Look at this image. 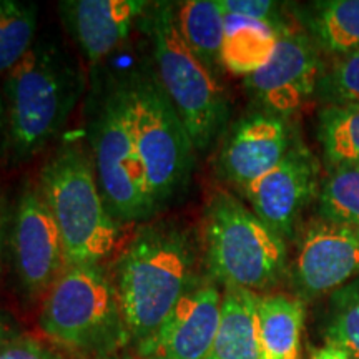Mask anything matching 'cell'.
I'll use <instances>...</instances> for the list:
<instances>
[{
	"label": "cell",
	"mask_w": 359,
	"mask_h": 359,
	"mask_svg": "<svg viewBox=\"0 0 359 359\" xmlns=\"http://www.w3.org/2000/svg\"><path fill=\"white\" fill-rule=\"evenodd\" d=\"M2 240H4V212H2V200H0V263H2Z\"/></svg>",
	"instance_id": "obj_31"
},
{
	"label": "cell",
	"mask_w": 359,
	"mask_h": 359,
	"mask_svg": "<svg viewBox=\"0 0 359 359\" xmlns=\"http://www.w3.org/2000/svg\"><path fill=\"white\" fill-rule=\"evenodd\" d=\"M203 262L217 285L257 294L290 276L286 240L228 191H215L206 203Z\"/></svg>",
	"instance_id": "obj_3"
},
{
	"label": "cell",
	"mask_w": 359,
	"mask_h": 359,
	"mask_svg": "<svg viewBox=\"0 0 359 359\" xmlns=\"http://www.w3.org/2000/svg\"><path fill=\"white\" fill-rule=\"evenodd\" d=\"M191 231L175 222H147L114 264V285L125 325L138 344L150 339L201 278Z\"/></svg>",
	"instance_id": "obj_1"
},
{
	"label": "cell",
	"mask_w": 359,
	"mask_h": 359,
	"mask_svg": "<svg viewBox=\"0 0 359 359\" xmlns=\"http://www.w3.org/2000/svg\"><path fill=\"white\" fill-rule=\"evenodd\" d=\"M359 278V228L314 218L304 228L290 280L296 298L311 302Z\"/></svg>",
	"instance_id": "obj_11"
},
{
	"label": "cell",
	"mask_w": 359,
	"mask_h": 359,
	"mask_svg": "<svg viewBox=\"0 0 359 359\" xmlns=\"http://www.w3.org/2000/svg\"><path fill=\"white\" fill-rule=\"evenodd\" d=\"M223 291L203 276L183 296L158 331L138 344L140 359H206L219 323Z\"/></svg>",
	"instance_id": "obj_14"
},
{
	"label": "cell",
	"mask_w": 359,
	"mask_h": 359,
	"mask_svg": "<svg viewBox=\"0 0 359 359\" xmlns=\"http://www.w3.org/2000/svg\"><path fill=\"white\" fill-rule=\"evenodd\" d=\"M325 70L321 53L302 29L281 34L275 53L257 74L245 79L255 107L291 118L313 98Z\"/></svg>",
	"instance_id": "obj_10"
},
{
	"label": "cell",
	"mask_w": 359,
	"mask_h": 359,
	"mask_svg": "<svg viewBox=\"0 0 359 359\" xmlns=\"http://www.w3.org/2000/svg\"><path fill=\"white\" fill-rule=\"evenodd\" d=\"M105 359H125V358H111L110 356V358H105Z\"/></svg>",
	"instance_id": "obj_32"
},
{
	"label": "cell",
	"mask_w": 359,
	"mask_h": 359,
	"mask_svg": "<svg viewBox=\"0 0 359 359\" xmlns=\"http://www.w3.org/2000/svg\"><path fill=\"white\" fill-rule=\"evenodd\" d=\"M55 219L69 264H102L114 253L120 224L98 187L88 151L65 142L43 165L37 182Z\"/></svg>",
	"instance_id": "obj_4"
},
{
	"label": "cell",
	"mask_w": 359,
	"mask_h": 359,
	"mask_svg": "<svg viewBox=\"0 0 359 359\" xmlns=\"http://www.w3.org/2000/svg\"><path fill=\"white\" fill-rule=\"evenodd\" d=\"M12 262L22 294L45 298L67 266L64 243L37 183L25 185L17 198L11 228Z\"/></svg>",
	"instance_id": "obj_9"
},
{
	"label": "cell",
	"mask_w": 359,
	"mask_h": 359,
	"mask_svg": "<svg viewBox=\"0 0 359 359\" xmlns=\"http://www.w3.org/2000/svg\"><path fill=\"white\" fill-rule=\"evenodd\" d=\"M19 327H17V323L12 320L7 314L0 313V346L11 341L15 336H19Z\"/></svg>",
	"instance_id": "obj_28"
},
{
	"label": "cell",
	"mask_w": 359,
	"mask_h": 359,
	"mask_svg": "<svg viewBox=\"0 0 359 359\" xmlns=\"http://www.w3.org/2000/svg\"><path fill=\"white\" fill-rule=\"evenodd\" d=\"M123 82L135 142L156 215L187 191L195 168L196 148L154 72L133 70L123 75Z\"/></svg>",
	"instance_id": "obj_8"
},
{
	"label": "cell",
	"mask_w": 359,
	"mask_h": 359,
	"mask_svg": "<svg viewBox=\"0 0 359 359\" xmlns=\"http://www.w3.org/2000/svg\"><path fill=\"white\" fill-rule=\"evenodd\" d=\"M0 359H64L32 336L19 334L0 346Z\"/></svg>",
	"instance_id": "obj_27"
},
{
	"label": "cell",
	"mask_w": 359,
	"mask_h": 359,
	"mask_svg": "<svg viewBox=\"0 0 359 359\" xmlns=\"http://www.w3.org/2000/svg\"><path fill=\"white\" fill-rule=\"evenodd\" d=\"M219 6L224 13H233L271 25L280 35L296 29L291 7H285V4L271 2V0H219Z\"/></svg>",
	"instance_id": "obj_26"
},
{
	"label": "cell",
	"mask_w": 359,
	"mask_h": 359,
	"mask_svg": "<svg viewBox=\"0 0 359 359\" xmlns=\"http://www.w3.org/2000/svg\"><path fill=\"white\" fill-rule=\"evenodd\" d=\"M316 137L326 168L359 165V103L321 107Z\"/></svg>",
	"instance_id": "obj_21"
},
{
	"label": "cell",
	"mask_w": 359,
	"mask_h": 359,
	"mask_svg": "<svg viewBox=\"0 0 359 359\" xmlns=\"http://www.w3.org/2000/svg\"><path fill=\"white\" fill-rule=\"evenodd\" d=\"M39 325L58 346L110 358L132 341L114 278L103 264H69L45 294Z\"/></svg>",
	"instance_id": "obj_6"
},
{
	"label": "cell",
	"mask_w": 359,
	"mask_h": 359,
	"mask_svg": "<svg viewBox=\"0 0 359 359\" xmlns=\"http://www.w3.org/2000/svg\"><path fill=\"white\" fill-rule=\"evenodd\" d=\"M280 34L271 25L224 13L222 60L224 72L250 77L269 62L275 53Z\"/></svg>",
	"instance_id": "obj_20"
},
{
	"label": "cell",
	"mask_w": 359,
	"mask_h": 359,
	"mask_svg": "<svg viewBox=\"0 0 359 359\" xmlns=\"http://www.w3.org/2000/svg\"><path fill=\"white\" fill-rule=\"evenodd\" d=\"M320 188L321 168L318 158L296 138L280 163L251 183L243 195L250 208L288 241L294 236L306 206L320 195Z\"/></svg>",
	"instance_id": "obj_12"
},
{
	"label": "cell",
	"mask_w": 359,
	"mask_h": 359,
	"mask_svg": "<svg viewBox=\"0 0 359 359\" xmlns=\"http://www.w3.org/2000/svg\"><path fill=\"white\" fill-rule=\"evenodd\" d=\"M148 6L140 0H64L58 12L85 60L97 67L128 39Z\"/></svg>",
	"instance_id": "obj_15"
},
{
	"label": "cell",
	"mask_w": 359,
	"mask_h": 359,
	"mask_svg": "<svg viewBox=\"0 0 359 359\" xmlns=\"http://www.w3.org/2000/svg\"><path fill=\"white\" fill-rule=\"evenodd\" d=\"M259 294L223 288L219 323L206 359H262L258 341Z\"/></svg>",
	"instance_id": "obj_17"
},
{
	"label": "cell",
	"mask_w": 359,
	"mask_h": 359,
	"mask_svg": "<svg viewBox=\"0 0 359 359\" xmlns=\"http://www.w3.org/2000/svg\"><path fill=\"white\" fill-rule=\"evenodd\" d=\"M316 100L323 107L359 103V50L325 64L318 82Z\"/></svg>",
	"instance_id": "obj_25"
},
{
	"label": "cell",
	"mask_w": 359,
	"mask_h": 359,
	"mask_svg": "<svg viewBox=\"0 0 359 359\" xmlns=\"http://www.w3.org/2000/svg\"><path fill=\"white\" fill-rule=\"evenodd\" d=\"M39 7L32 2L0 0V77L11 74L34 47Z\"/></svg>",
	"instance_id": "obj_22"
},
{
	"label": "cell",
	"mask_w": 359,
	"mask_h": 359,
	"mask_svg": "<svg viewBox=\"0 0 359 359\" xmlns=\"http://www.w3.org/2000/svg\"><path fill=\"white\" fill-rule=\"evenodd\" d=\"M318 213L331 222L359 228V165L327 168L318 195Z\"/></svg>",
	"instance_id": "obj_23"
},
{
	"label": "cell",
	"mask_w": 359,
	"mask_h": 359,
	"mask_svg": "<svg viewBox=\"0 0 359 359\" xmlns=\"http://www.w3.org/2000/svg\"><path fill=\"white\" fill-rule=\"evenodd\" d=\"M173 6L175 20L187 47L210 74L222 80L224 11L219 0H187L173 2Z\"/></svg>",
	"instance_id": "obj_19"
},
{
	"label": "cell",
	"mask_w": 359,
	"mask_h": 359,
	"mask_svg": "<svg viewBox=\"0 0 359 359\" xmlns=\"http://www.w3.org/2000/svg\"><path fill=\"white\" fill-rule=\"evenodd\" d=\"M90 100L88 155L103 198L120 224L148 222L155 210L135 142L123 77L98 82Z\"/></svg>",
	"instance_id": "obj_7"
},
{
	"label": "cell",
	"mask_w": 359,
	"mask_h": 359,
	"mask_svg": "<svg viewBox=\"0 0 359 359\" xmlns=\"http://www.w3.org/2000/svg\"><path fill=\"white\" fill-rule=\"evenodd\" d=\"M7 147V123H6V109H4V100L0 95V147Z\"/></svg>",
	"instance_id": "obj_30"
},
{
	"label": "cell",
	"mask_w": 359,
	"mask_h": 359,
	"mask_svg": "<svg viewBox=\"0 0 359 359\" xmlns=\"http://www.w3.org/2000/svg\"><path fill=\"white\" fill-rule=\"evenodd\" d=\"M304 302L286 293L259 294L258 341L262 359H302Z\"/></svg>",
	"instance_id": "obj_18"
},
{
	"label": "cell",
	"mask_w": 359,
	"mask_h": 359,
	"mask_svg": "<svg viewBox=\"0 0 359 359\" xmlns=\"http://www.w3.org/2000/svg\"><path fill=\"white\" fill-rule=\"evenodd\" d=\"M290 118L255 109L231 125L217 156L218 177L243 193L283 160L296 140Z\"/></svg>",
	"instance_id": "obj_13"
},
{
	"label": "cell",
	"mask_w": 359,
	"mask_h": 359,
	"mask_svg": "<svg viewBox=\"0 0 359 359\" xmlns=\"http://www.w3.org/2000/svg\"><path fill=\"white\" fill-rule=\"evenodd\" d=\"M326 343L359 359V278L331 294Z\"/></svg>",
	"instance_id": "obj_24"
},
{
	"label": "cell",
	"mask_w": 359,
	"mask_h": 359,
	"mask_svg": "<svg viewBox=\"0 0 359 359\" xmlns=\"http://www.w3.org/2000/svg\"><path fill=\"white\" fill-rule=\"evenodd\" d=\"M142 20L156 82L185 123L196 151L208 150L230 120V100L222 80L187 47L175 20L173 2L150 4Z\"/></svg>",
	"instance_id": "obj_5"
},
{
	"label": "cell",
	"mask_w": 359,
	"mask_h": 359,
	"mask_svg": "<svg viewBox=\"0 0 359 359\" xmlns=\"http://www.w3.org/2000/svg\"><path fill=\"white\" fill-rule=\"evenodd\" d=\"M291 12L321 55L333 60L359 50V0H314Z\"/></svg>",
	"instance_id": "obj_16"
},
{
	"label": "cell",
	"mask_w": 359,
	"mask_h": 359,
	"mask_svg": "<svg viewBox=\"0 0 359 359\" xmlns=\"http://www.w3.org/2000/svg\"><path fill=\"white\" fill-rule=\"evenodd\" d=\"M85 90L80 67L60 45L35 43L6 77L7 148L25 161L58 137Z\"/></svg>",
	"instance_id": "obj_2"
},
{
	"label": "cell",
	"mask_w": 359,
	"mask_h": 359,
	"mask_svg": "<svg viewBox=\"0 0 359 359\" xmlns=\"http://www.w3.org/2000/svg\"><path fill=\"white\" fill-rule=\"evenodd\" d=\"M309 359H351V358H349L344 351H341L339 348H336V346H333V344L326 343L320 348L313 349V353H311V356H309Z\"/></svg>",
	"instance_id": "obj_29"
}]
</instances>
